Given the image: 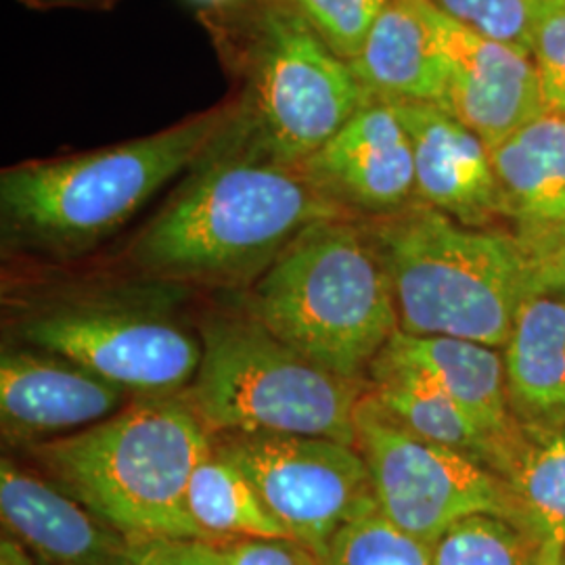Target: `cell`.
Instances as JSON below:
<instances>
[{"label": "cell", "instance_id": "cell-1", "mask_svg": "<svg viewBox=\"0 0 565 565\" xmlns=\"http://www.w3.org/2000/svg\"><path fill=\"white\" fill-rule=\"evenodd\" d=\"M342 216L352 214L300 168L254 156L223 130L139 233L130 260L160 281L254 282L303 228Z\"/></svg>", "mask_w": 565, "mask_h": 565}, {"label": "cell", "instance_id": "cell-2", "mask_svg": "<svg viewBox=\"0 0 565 565\" xmlns=\"http://www.w3.org/2000/svg\"><path fill=\"white\" fill-rule=\"evenodd\" d=\"M212 434L177 396H145L102 424L28 446L44 476L130 541H205L186 486Z\"/></svg>", "mask_w": 565, "mask_h": 565}, {"label": "cell", "instance_id": "cell-3", "mask_svg": "<svg viewBox=\"0 0 565 565\" xmlns=\"http://www.w3.org/2000/svg\"><path fill=\"white\" fill-rule=\"evenodd\" d=\"M361 221L392 285L401 331L505 348L539 281L515 233L465 226L419 200Z\"/></svg>", "mask_w": 565, "mask_h": 565}, {"label": "cell", "instance_id": "cell-4", "mask_svg": "<svg viewBox=\"0 0 565 565\" xmlns=\"http://www.w3.org/2000/svg\"><path fill=\"white\" fill-rule=\"evenodd\" d=\"M233 111L235 102L224 103L137 141L4 168V237L55 256H78L95 247L163 184L200 162Z\"/></svg>", "mask_w": 565, "mask_h": 565}, {"label": "cell", "instance_id": "cell-5", "mask_svg": "<svg viewBox=\"0 0 565 565\" xmlns=\"http://www.w3.org/2000/svg\"><path fill=\"white\" fill-rule=\"evenodd\" d=\"M243 312L303 359L361 382L401 329L384 264L354 216L303 228L252 282Z\"/></svg>", "mask_w": 565, "mask_h": 565}, {"label": "cell", "instance_id": "cell-6", "mask_svg": "<svg viewBox=\"0 0 565 565\" xmlns=\"http://www.w3.org/2000/svg\"><path fill=\"white\" fill-rule=\"evenodd\" d=\"M202 343V364L182 398L210 434L279 431L356 446L369 382L303 359L245 312L207 317Z\"/></svg>", "mask_w": 565, "mask_h": 565}, {"label": "cell", "instance_id": "cell-7", "mask_svg": "<svg viewBox=\"0 0 565 565\" xmlns=\"http://www.w3.org/2000/svg\"><path fill=\"white\" fill-rule=\"evenodd\" d=\"M249 32L245 88L224 137L264 160L298 168L371 97L350 63L289 0H264Z\"/></svg>", "mask_w": 565, "mask_h": 565}, {"label": "cell", "instance_id": "cell-8", "mask_svg": "<svg viewBox=\"0 0 565 565\" xmlns=\"http://www.w3.org/2000/svg\"><path fill=\"white\" fill-rule=\"evenodd\" d=\"M153 296H107L63 303L23 319V342L60 354L124 392L177 396L198 375L202 338L166 312Z\"/></svg>", "mask_w": 565, "mask_h": 565}, {"label": "cell", "instance_id": "cell-9", "mask_svg": "<svg viewBox=\"0 0 565 565\" xmlns=\"http://www.w3.org/2000/svg\"><path fill=\"white\" fill-rule=\"evenodd\" d=\"M356 448L380 511L427 545L471 515H497L515 525L511 492L499 473L413 434L371 392L356 408Z\"/></svg>", "mask_w": 565, "mask_h": 565}, {"label": "cell", "instance_id": "cell-10", "mask_svg": "<svg viewBox=\"0 0 565 565\" xmlns=\"http://www.w3.org/2000/svg\"><path fill=\"white\" fill-rule=\"evenodd\" d=\"M212 450L242 469L291 541L323 562L335 532L377 507L356 446L279 431L212 434Z\"/></svg>", "mask_w": 565, "mask_h": 565}, {"label": "cell", "instance_id": "cell-11", "mask_svg": "<svg viewBox=\"0 0 565 565\" xmlns=\"http://www.w3.org/2000/svg\"><path fill=\"white\" fill-rule=\"evenodd\" d=\"M438 42L446 67L440 107L492 147L527 121L545 116V103L532 57L486 39L450 20L429 0H417Z\"/></svg>", "mask_w": 565, "mask_h": 565}, {"label": "cell", "instance_id": "cell-12", "mask_svg": "<svg viewBox=\"0 0 565 565\" xmlns=\"http://www.w3.org/2000/svg\"><path fill=\"white\" fill-rule=\"evenodd\" d=\"M298 168L356 218L387 216L417 200L413 142L394 105L382 99L364 103Z\"/></svg>", "mask_w": 565, "mask_h": 565}, {"label": "cell", "instance_id": "cell-13", "mask_svg": "<svg viewBox=\"0 0 565 565\" xmlns=\"http://www.w3.org/2000/svg\"><path fill=\"white\" fill-rule=\"evenodd\" d=\"M128 396L60 354L2 350L0 425L11 443L36 445L102 424L118 413Z\"/></svg>", "mask_w": 565, "mask_h": 565}, {"label": "cell", "instance_id": "cell-14", "mask_svg": "<svg viewBox=\"0 0 565 565\" xmlns=\"http://www.w3.org/2000/svg\"><path fill=\"white\" fill-rule=\"evenodd\" d=\"M413 142L417 200L457 223L492 228L511 221L490 149L436 103H392Z\"/></svg>", "mask_w": 565, "mask_h": 565}, {"label": "cell", "instance_id": "cell-15", "mask_svg": "<svg viewBox=\"0 0 565 565\" xmlns=\"http://www.w3.org/2000/svg\"><path fill=\"white\" fill-rule=\"evenodd\" d=\"M0 515L44 565H130L132 541L49 478L0 461Z\"/></svg>", "mask_w": 565, "mask_h": 565}, {"label": "cell", "instance_id": "cell-16", "mask_svg": "<svg viewBox=\"0 0 565 565\" xmlns=\"http://www.w3.org/2000/svg\"><path fill=\"white\" fill-rule=\"evenodd\" d=\"M382 352L424 369L440 384L499 446L501 476L507 457L522 434V425L513 417L509 404L503 350L459 338L411 335L398 329Z\"/></svg>", "mask_w": 565, "mask_h": 565}, {"label": "cell", "instance_id": "cell-17", "mask_svg": "<svg viewBox=\"0 0 565 565\" xmlns=\"http://www.w3.org/2000/svg\"><path fill=\"white\" fill-rule=\"evenodd\" d=\"M503 361L509 404L518 424L564 429L565 298L541 277L518 310Z\"/></svg>", "mask_w": 565, "mask_h": 565}, {"label": "cell", "instance_id": "cell-18", "mask_svg": "<svg viewBox=\"0 0 565 565\" xmlns=\"http://www.w3.org/2000/svg\"><path fill=\"white\" fill-rule=\"evenodd\" d=\"M350 67L371 99L436 105L445 99V60L417 0H392Z\"/></svg>", "mask_w": 565, "mask_h": 565}, {"label": "cell", "instance_id": "cell-19", "mask_svg": "<svg viewBox=\"0 0 565 565\" xmlns=\"http://www.w3.org/2000/svg\"><path fill=\"white\" fill-rule=\"evenodd\" d=\"M369 392L413 434L452 448L499 473L501 450L424 369L382 352L369 369Z\"/></svg>", "mask_w": 565, "mask_h": 565}, {"label": "cell", "instance_id": "cell-20", "mask_svg": "<svg viewBox=\"0 0 565 565\" xmlns=\"http://www.w3.org/2000/svg\"><path fill=\"white\" fill-rule=\"evenodd\" d=\"M515 525L534 543L541 565H562L565 551V427H524L501 471Z\"/></svg>", "mask_w": 565, "mask_h": 565}, {"label": "cell", "instance_id": "cell-21", "mask_svg": "<svg viewBox=\"0 0 565 565\" xmlns=\"http://www.w3.org/2000/svg\"><path fill=\"white\" fill-rule=\"evenodd\" d=\"M490 149L511 221H564L565 118L545 114Z\"/></svg>", "mask_w": 565, "mask_h": 565}, {"label": "cell", "instance_id": "cell-22", "mask_svg": "<svg viewBox=\"0 0 565 565\" xmlns=\"http://www.w3.org/2000/svg\"><path fill=\"white\" fill-rule=\"evenodd\" d=\"M186 511L207 543L291 539L242 469L212 446L191 473Z\"/></svg>", "mask_w": 565, "mask_h": 565}, {"label": "cell", "instance_id": "cell-23", "mask_svg": "<svg viewBox=\"0 0 565 565\" xmlns=\"http://www.w3.org/2000/svg\"><path fill=\"white\" fill-rule=\"evenodd\" d=\"M321 564L434 565V546L392 524L375 507L335 532Z\"/></svg>", "mask_w": 565, "mask_h": 565}, {"label": "cell", "instance_id": "cell-24", "mask_svg": "<svg viewBox=\"0 0 565 565\" xmlns=\"http://www.w3.org/2000/svg\"><path fill=\"white\" fill-rule=\"evenodd\" d=\"M434 565H541V557L518 525L497 515H471L440 536Z\"/></svg>", "mask_w": 565, "mask_h": 565}, {"label": "cell", "instance_id": "cell-25", "mask_svg": "<svg viewBox=\"0 0 565 565\" xmlns=\"http://www.w3.org/2000/svg\"><path fill=\"white\" fill-rule=\"evenodd\" d=\"M450 20L503 42L525 55L546 18L564 11L565 0H429Z\"/></svg>", "mask_w": 565, "mask_h": 565}, {"label": "cell", "instance_id": "cell-26", "mask_svg": "<svg viewBox=\"0 0 565 565\" xmlns=\"http://www.w3.org/2000/svg\"><path fill=\"white\" fill-rule=\"evenodd\" d=\"M324 44L343 61L363 51L373 23L392 0H289Z\"/></svg>", "mask_w": 565, "mask_h": 565}, {"label": "cell", "instance_id": "cell-27", "mask_svg": "<svg viewBox=\"0 0 565 565\" xmlns=\"http://www.w3.org/2000/svg\"><path fill=\"white\" fill-rule=\"evenodd\" d=\"M530 57L536 67L546 114L565 118V9L543 21Z\"/></svg>", "mask_w": 565, "mask_h": 565}, {"label": "cell", "instance_id": "cell-28", "mask_svg": "<svg viewBox=\"0 0 565 565\" xmlns=\"http://www.w3.org/2000/svg\"><path fill=\"white\" fill-rule=\"evenodd\" d=\"M513 233L524 245L541 281L557 289L565 298V218L548 223L520 221Z\"/></svg>", "mask_w": 565, "mask_h": 565}, {"label": "cell", "instance_id": "cell-29", "mask_svg": "<svg viewBox=\"0 0 565 565\" xmlns=\"http://www.w3.org/2000/svg\"><path fill=\"white\" fill-rule=\"evenodd\" d=\"M130 565H228L216 543L193 539L132 541Z\"/></svg>", "mask_w": 565, "mask_h": 565}, {"label": "cell", "instance_id": "cell-30", "mask_svg": "<svg viewBox=\"0 0 565 565\" xmlns=\"http://www.w3.org/2000/svg\"><path fill=\"white\" fill-rule=\"evenodd\" d=\"M216 545L228 565H323L291 539H252Z\"/></svg>", "mask_w": 565, "mask_h": 565}, {"label": "cell", "instance_id": "cell-31", "mask_svg": "<svg viewBox=\"0 0 565 565\" xmlns=\"http://www.w3.org/2000/svg\"><path fill=\"white\" fill-rule=\"evenodd\" d=\"M0 565H36V562L15 539L4 536L0 541Z\"/></svg>", "mask_w": 565, "mask_h": 565}, {"label": "cell", "instance_id": "cell-32", "mask_svg": "<svg viewBox=\"0 0 565 565\" xmlns=\"http://www.w3.org/2000/svg\"><path fill=\"white\" fill-rule=\"evenodd\" d=\"M28 4H36V7H81V4H97L102 0H23Z\"/></svg>", "mask_w": 565, "mask_h": 565}, {"label": "cell", "instance_id": "cell-33", "mask_svg": "<svg viewBox=\"0 0 565 565\" xmlns=\"http://www.w3.org/2000/svg\"><path fill=\"white\" fill-rule=\"evenodd\" d=\"M195 2L210 4V7H221V4H228V2H233V0H195Z\"/></svg>", "mask_w": 565, "mask_h": 565}, {"label": "cell", "instance_id": "cell-34", "mask_svg": "<svg viewBox=\"0 0 565 565\" xmlns=\"http://www.w3.org/2000/svg\"><path fill=\"white\" fill-rule=\"evenodd\" d=\"M562 565H565V551H564V557H562Z\"/></svg>", "mask_w": 565, "mask_h": 565}]
</instances>
